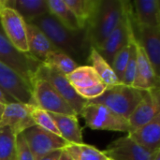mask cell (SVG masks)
<instances>
[{
	"instance_id": "cell-10",
	"label": "cell",
	"mask_w": 160,
	"mask_h": 160,
	"mask_svg": "<svg viewBox=\"0 0 160 160\" xmlns=\"http://www.w3.org/2000/svg\"><path fill=\"white\" fill-rule=\"evenodd\" d=\"M0 26L8 40L17 51L29 53L26 22L15 9L5 5L0 13Z\"/></svg>"
},
{
	"instance_id": "cell-6",
	"label": "cell",
	"mask_w": 160,
	"mask_h": 160,
	"mask_svg": "<svg viewBox=\"0 0 160 160\" xmlns=\"http://www.w3.org/2000/svg\"><path fill=\"white\" fill-rule=\"evenodd\" d=\"M34 104L47 112L77 115L68 103L45 80L34 77L31 82ZM78 116V115H77Z\"/></svg>"
},
{
	"instance_id": "cell-17",
	"label": "cell",
	"mask_w": 160,
	"mask_h": 160,
	"mask_svg": "<svg viewBox=\"0 0 160 160\" xmlns=\"http://www.w3.org/2000/svg\"><path fill=\"white\" fill-rule=\"evenodd\" d=\"M137 66L132 87L147 91L159 87L160 78L155 73L144 51L137 42Z\"/></svg>"
},
{
	"instance_id": "cell-24",
	"label": "cell",
	"mask_w": 160,
	"mask_h": 160,
	"mask_svg": "<svg viewBox=\"0 0 160 160\" xmlns=\"http://www.w3.org/2000/svg\"><path fill=\"white\" fill-rule=\"evenodd\" d=\"M50 13L65 27L71 31H79L81 27L77 18L64 0H47Z\"/></svg>"
},
{
	"instance_id": "cell-30",
	"label": "cell",
	"mask_w": 160,
	"mask_h": 160,
	"mask_svg": "<svg viewBox=\"0 0 160 160\" xmlns=\"http://www.w3.org/2000/svg\"><path fill=\"white\" fill-rule=\"evenodd\" d=\"M129 44H130V54L128 58V62L124 73L123 81L122 83L128 86H132L135 72H136V66H137V39L134 34V29L133 32L130 36L129 38Z\"/></svg>"
},
{
	"instance_id": "cell-8",
	"label": "cell",
	"mask_w": 160,
	"mask_h": 160,
	"mask_svg": "<svg viewBox=\"0 0 160 160\" xmlns=\"http://www.w3.org/2000/svg\"><path fill=\"white\" fill-rule=\"evenodd\" d=\"M132 32L133 22L131 14V3L128 2L126 12L117 26L107 37V38L98 48L95 49L106 60V62L111 65L115 54L128 43Z\"/></svg>"
},
{
	"instance_id": "cell-16",
	"label": "cell",
	"mask_w": 160,
	"mask_h": 160,
	"mask_svg": "<svg viewBox=\"0 0 160 160\" xmlns=\"http://www.w3.org/2000/svg\"><path fill=\"white\" fill-rule=\"evenodd\" d=\"M131 13L135 26L160 27L159 0H135L131 3Z\"/></svg>"
},
{
	"instance_id": "cell-38",
	"label": "cell",
	"mask_w": 160,
	"mask_h": 160,
	"mask_svg": "<svg viewBox=\"0 0 160 160\" xmlns=\"http://www.w3.org/2000/svg\"><path fill=\"white\" fill-rule=\"evenodd\" d=\"M4 8H5V0H0V13Z\"/></svg>"
},
{
	"instance_id": "cell-26",
	"label": "cell",
	"mask_w": 160,
	"mask_h": 160,
	"mask_svg": "<svg viewBox=\"0 0 160 160\" xmlns=\"http://www.w3.org/2000/svg\"><path fill=\"white\" fill-rule=\"evenodd\" d=\"M64 150L73 160H107L102 151L85 143L68 144Z\"/></svg>"
},
{
	"instance_id": "cell-27",
	"label": "cell",
	"mask_w": 160,
	"mask_h": 160,
	"mask_svg": "<svg viewBox=\"0 0 160 160\" xmlns=\"http://www.w3.org/2000/svg\"><path fill=\"white\" fill-rule=\"evenodd\" d=\"M43 64H46L56 68L66 76L71 73L75 68L79 67V65L73 59H71L68 55L59 51L49 53Z\"/></svg>"
},
{
	"instance_id": "cell-39",
	"label": "cell",
	"mask_w": 160,
	"mask_h": 160,
	"mask_svg": "<svg viewBox=\"0 0 160 160\" xmlns=\"http://www.w3.org/2000/svg\"><path fill=\"white\" fill-rule=\"evenodd\" d=\"M12 160H16V155H14V157H13V158Z\"/></svg>"
},
{
	"instance_id": "cell-37",
	"label": "cell",
	"mask_w": 160,
	"mask_h": 160,
	"mask_svg": "<svg viewBox=\"0 0 160 160\" xmlns=\"http://www.w3.org/2000/svg\"><path fill=\"white\" fill-rule=\"evenodd\" d=\"M152 160H160V150L154 153V157H153Z\"/></svg>"
},
{
	"instance_id": "cell-22",
	"label": "cell",
	"mask_w": 160,
	"mask_h": 160,
	"mask_svg": "<svg viewBox=\"0 0 160 160\" xmlns=\"http://www.w3.org/2000/svg\"><path fill=\"white\" fill-rule=\"evenodd\" d=\"M67 78L75 91L102 83V81L96 70L89 65L79 66L71 73L67 75Z\"/></svg>"
},
{
	"instance_id": "cell-15",
	"label": "cell",
	"mask_w": 160,
	"mask_h": 160,
	"mask_svg": "<svg viewBox=\"0 0 160 160\" xmlns=\"http://www.w3.org/2000/svg\"><path fill=\"white\" fill-rule=\"evenodd\" d=\"M30 105L20 102L7 104L3 117L0 121V128L8 127L17 136L27 128L34 127L35 124L30 114Z\"/></svg>"
},
{
	"instance_id": "cell-13",
	"label": "cell",
	"mask_w": 160,
	"mask_h": 160,
	"mask_svg": "<svg viewBox=\"0 0 160 160\" xmlns=\"http://www.w3.org/2000/svg\"><path fill=\"white\" fill-rule=\"evenodd\" d=\"M159 113V87L144 91L142 100L128 118L130 130L149 123Z\"/></svg>"
},
{
	"instance_id": "cell-40",
	"label": "cell",
	"mask_w": 160,
	"mask_h": 160,
	"mask_svg": "<svg viewBox=\"0 0 160 160\" xmlns=\"http://www.w3.org/2000/svg\"><path fill=\"white\" fill-rule=\"evenodd\" d=\"M107 160H111V159H109V158H108V159H107Z\"/></svg>"
},
{
	"instance_id": "cell-4",
	"label": "cell",
	"mask_w": 160,
	"mask_h": 160,
	"mask_svg": "<svg viewBox=\"0 0 160 160\" xmlns=\"http://www.w3.org/2000/svg\"><path fill=\"white\" fill-rule=\"evenodd\" d=\"M80 115L85 120L86 127L93 130H108L129 132L128 120L116 114L108 108L93 103H87Z\"/></svg>"
},
{
	"instance_id": "cell-9",
	"label": "cell",
	"mask_w": 160,
	"mask_h": 160,
	"mask_svg": "<svg viewBox=\"0 0 160 160\" xmlns=\"http://www.w3.org/2000/svg\"><path fill=\"white\" fill-rule=\"evenodd\" d=\"M34 160H40L46 155L64 149L68 143L60 136L46 131L37 126L27 128L22 133Z\"/></svg>"
},
{
	"instance_id": "cell-12",
	"label": "cell",
	"mask_w": 160,
	"mask_h": 160,
	"mask_svg": "<svg viewBox=\"0 0 160 160\" xmlns=\"http://www.w3.org/2000/svg\"><path fill=\"white\" fill-rule=\"evenodd\" d=\"M103 154L111 160H152L154 157V153L140 146L128 136L113 141Z\"/></svg>"
},
{
	"instance_id": "cell-29",
	"label": "cell",
	"mask_w": 160,
	"mask_h": 160,
	"mask_svg": "<svg viewBox=\"0 0 160 160\" xmlns=\"http://www.w3.org/2000/svg\"><path fill=\"white\" fill-rule=\"evenodd\" d=\"M16 135L8 127L0 128V160H12L15 155Z\"/></svg>"
},
{
	"instance_id": "cell-7",
	"label": "cell",
	"mask_w": 160,
	"mask_h": 160,
	"mask_svg": "<svg viewBox=\"0 0 160 160\" xmlns=\"http://www.w3.org/2000/svg\"><path fill=\"white\" fill-rule=\"evenodd\" d=\"M34 77H38L48 82L54 90L68 103L77 115H80L82 109L86 106L87 100L82 98L69 83L67 76L56 68L41 63L35 73Z\"/></svg>"
},
{
	"instance_id": "cell-33",
	"label": "cell",
	"mask_w": 160,
	"mask_h": 160,
	"mask_svg": "<svg viewBox=\"0 0 160 160\" xmlns=\"http://www.w3.org/2000/svg\"><path fill=\"white\" fill-rule=\"evenodd\" d=\"M62 152H63V149L55 150V151L46 155L45 157H43L40 160H58L59 158H60V156H61V154H62Z\"/></svg>"
},
{
	"instance_id": "cell-34",
	"label": "cell",
	"mask_w": 160,
	"mask_h": 160,
	"mask_svg": "<svg viewBox=\"0 0 160 160\" xmlns=\"http://www.w3.org/2000/svg\"><path fill=\"white\" fill-rule=\"evenodd\" d=\"M0 102L4 103V104H8L11 102H16L11 97H9L6 92H4L1 88H0Z\"/></svg>"
},
{
	"instance_id": "cell-35",
	"label": "cell",
	"mask_w": 160,
	"mask_h": 160,
	"mask_svg": "<svg viewBox=\"0 0 160 160\" xmlns=\"http://www.w3.org/2000/svg\"><path fill=\"white\" fill-rule=\"evenodd\" d=\"M58 160H73L71 158H70V156L63 149V152H62V154H61V156H60V158H59V159Z\"/></svg>"
},
{
	"instance_id": "cell-31",
	"label": "cell",
	"mask_w": 160,
	"mask_h": 160,
	"mask_svg": "<svg viewBox=\"0 0 160 160\" xmlns=\"http://www.w3.org/2000/svg\"><path fill=\"white\" fill-rule=\"evenodd\" d=\"M134 29V28H133ZM129 54H130V44L129 41L128 43L123 47L114 56L111 67L112 68V70L114 71L117 79L119 80V82L122 83L123 81V77H124V73L128 62V58H129Z\"/></svg>"
},
{
	"instance_id": "cell-5",
	"label": "cell",
	"mask_w": 160,
	"mask_h": 160,
	"mask_svg": "<svg viewBox=\"0 0 160 160\" xmlns=\"http://www.w3.org/2000/svg\"><path fill=\"white\" fill-rule=\"evenodd\" d=\"M1 27V26H0ZM0 61L15 70L30 85L41 62L30 53L17 51L0 29Z\"/></svg>"
},
{
	"instance_id": "cell-25",
	"label": "cell",
	"mask_w": 160,
	"mask_h": 160,
	"mask_svg": "<svg viewBox=\"0 0 160 160\" xmlns=\"http://www.w3.org/2000/svg\"><path fill=\"white\" fill-rule=\"evenodd\" d=\"M68 7L74 13L81 27L85 28L86 24L96 13L101 0H64Z\"/></svg>"
},
{
	"instance_id": "cell-28",
	"label": "cell",
	"mask_w": 160,
	"mask_h": 160,
	"mask_svg": "<svg viewBox=\"0 0 160 160\" xmlns=\"http://www.w3.org/2000/svg\"><path fill=\"white\" fill-rule=\"evenodd\" d=\"M30 114H31V118H32L35 126H37L46 131L53 133L57 136H60L58 128L49 112H45L44 110L38 108L36 105L31 104L30 105Z\"/></svg>"
},
{
	"instance_id": "cell-32",
	"label": "cell",
	"mask_w": 160,
	"mask_h": 160,
	"mask_svg": "<svg viewBox=\"0 0 160 160\" xmlns=\"http://www.w3.org/2000/svg\"><path fill=\"white\" fill-rule=\"evenodd\" d=\"M15 155L16 160H34L33 155L22 134L16 136Z\"/></svg>"
},
{
	"instance_id": "cell-21",
	"label": "cell",
	"mask_w": 160,
	"mask_h": 160,
	"mask_svg": "<svg viewBox=\"0 0 160 160\" xmlns=\"http://www.w3.org/2000/svg\"><path fill=\"white\" fill-rule=\"evenodd\" d=\"M5 5L15 9L26 23L50 13L47 0H5Z\"/></svg>"
},
{
	"instance_id": "cell-2",
	"label": "cell",
	"mask_w": 160,
	"mask_h": 160,
	"mask_svg": "<svg viewBox=\"0 0 160 160\" xmlns=\"http://www.w3.org/2000/svg\"><path fill=\"white\" fill-rule=\"evenodd\" d=\"M128 1L101 0L84 30L91 47L98 48L117 26L126 12Z\"/></svg>"
},
{
	"instance_id": "cell-19",
	"label": "cell",
	"mask_w": 160,
	"mask_h": 160,
	"mask_svg": "<svg viewBox=\"0 0 160 160\" xmlns=\"http://www.w3.org/2000/svg\"><path fill=\"white\" fill-rule=\"evenodd\" d=\"M26 32L28 52L39 62L43 63L49 53L58 51L46 35L36 25L26 23Z\"/></svg>"
},
{
	"instance_id": "cell-20",
	"label": "cell",
	"mask_w": 160,
	"mask_h": 160,
	"mask_svg": "<svg viewBox=\"0 0 160 160\" xmlns=\"http://www.w3.org/2000/svg\"><path fill=\"white\" fill-rule=\"evenodd\" d=\"M54 121L60 137L68 144H82V128L80 126L77 115H65L49 112Z\"/></svg>"
},
{
	"instance_id": "cell-23",
	"label": "cell",
	"mask_w": 160,
	"mask_h": 160,
	"mask_svg": "<svg viewBox=\"0 0 160 160\" xmlns=\"http://www.w3.org/2000/svg\"><path fill=\"white\" fill-rule=\"evenodd\" d=\"M88 63L96 70L102 82L107 86H113L121 83L117 79L114 71L112 70L111 65L106 62V60L99 54V52L92 47L88 56Z\"/></svg>"
},
{
	"instance_id": "cell-18",
	"label": "cell",
	"mask_w": 160,
	"mask_h": 160,
	"mask_svg": "<svg viewBox=\"0 0 160 160\" xmlns=\"http://www.w3.org/2000/svg\"><path fill=\"white\" fill-rule=\"evenodd\" d=\"M128 136L134 142L152 153L160 150V113L149 123L130 130Z\"/></svg>"
},
{
	"instance_id": "cell-1",
	"label": "cell",
	"mask_w": 160,
	"mask_h": 160,
	"mask_svg": "<svg viewBox=\"0 0 160 160\" xmlns=\"http://www.w3.org/2000/svg\"><path fill=\"white\" fill-rule=\"evenodd\" d=\"M29 23L39 28L58 51L68 55L79 66L80 64L88 63V56L92 47L84 29L71 31L51 13L38 17Z\"/></svg>"
},
{
	"instance_id": "cell-11",
	"label": "cell",
	"mask_w": 160,
	"mask_h": 160,
	"mask_svg": "<svg viewBox=\"0 0 160 160\" xmlns=\"http://www.w3.org/2000/svg\"><path fill=\"white\" fill-rule=\"evenodd\" d=\"M0 88L16 102L34 104L31 85L15 70L0 61Z\"/></svg>"
},
{
	"instance_id": "cell-14",
	"label": "cell",
	"mask_w": 160,
	"mask_h": 160,
	"mask_svg": "<svg viewBox=\"0 0 160 160\" xmlns=\"http://www.w3.org/2000/svg\"><path fill=\"white\" fill-rule=\"evenodd\" d=\"M133 27L137 42L144 51L155 73L160 78V27L135 26L134 24Z\"/></svg>"
},
{
	"instance_id": "cell-36",
	"label": "cell",
	"mask_w": 160,
	"mask_h": 160,
	"mask_svg": "<svg viewBox=\"0 0 160 160\" xmlns=\"http://www.w3.org/2000/svg\"><path fill=\"white\" fill-rule=\"evenodd\" d=\"M6 105L7 104H4V103H1L0 102V121L3 117V114H4V112H5V108H6Z\"/></svg>"
},
{
	"instance_id": "cell-3",
	"label": "cell",
	"mask_w": 160,
	"mask_h": 160,
	"mask_svg": "<svg viewBox=\"0 0 160 160\" xmlns=\"http://www.w3.org/2000/svg\"><path fill=\"white\" fill-rule=\"evenodd\" d=\"M144 91L132 86L119 83L107 87L98 98L88 100L87 103L102 105L116 114L128 120L129 116L143 97Z\"/></svg>"
}]
</instances>
